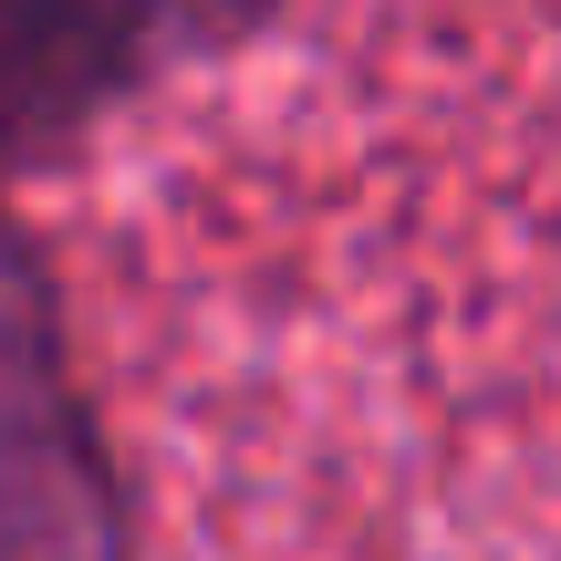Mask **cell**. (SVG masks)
Segmentation results:
<instances>
[{"mask_svg":"<svg viewBox=\"0 0 561 561\" xmlns=\"http://www.w3.org/2000/svg\"><path fill=\"white\" fill-rule=\"evenodd\" d=\"M0 561H125L115 489L94 468L32 261L11 240H0Z\"/></svg>","mask_w":561,"mask_h":561,"instance_id":"6da1fadb","label":"cell"},{"mask_svg":"<svg viewBox=\"0 0 561 561\" xmlns=\"http://www.w3.org/2000/svg\"><path fill=\"white\" fill-rule=\"evenodd\" d=\"M157 21L167 0H0V167L73 136L157 42Z\"/></svg>","mask_w":561,"mask_h":561,"instance_id":"7a4b0ae2","label":"cell"}]
</instances>
